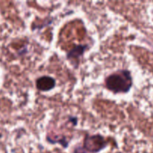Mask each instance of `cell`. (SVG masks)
I'll use <instances>...</instances> for the list:
<instances>
[{
  "instance_id": "1",
  "label": "cell",
  "mask_w": 153,
  "mask_h": 153,
  "mask_svg": "<svg viewBox=\"0 0 153 153\" xmlns=\"http://www.w3.org/2000/svg\"><path fill=\"white\" fill-rule=\"evenodd\" d=\"M105 86L114 94H124L132 86V78L128 70H121L112 73L105 79Z\"/></svg>"
},
{
  "instance_id": "2",
  "label": "cell",
  "mask_w": 153,
  "mask_h": 153,
  "mask_svg": "<svg viewBox=\"0 0 153 153\" xmlns=\"http://www.w3.org/2000/svg\"><path fill=\"white\" fill-rule=\"evenodd\" d=\"M107 143L104 137L100 134L87 136L84 141V148L88 152H98L104 149Z\"/></svg>"
},
{
  "instance_id": "3",
  "label": "cell",
  "mask_w": 153,
  "mask_h": 153,
  "mask_svg": "<svg viewBox=\"0 0 153 153\" xmlns=\"http://www.w3.org/2000/svg\"><path fill=\"white\" fill-rule=\"evenodd\" d=\"M55 86V80L50 76H42L36 81V87L37 89L43 92L51 91Z\"/></svg>"
},
{
  "instance_id": "4",
  "label": "cell",
  "mask_w": 153,
  "mask_h": 153,
  "mask_svg": "<svg viewBox=\"0 0 153 153\" xmlns=\"http://www.w3.org/2000/svg\"><path fill=\"white\" fill-rule=\"evenodd\" d=\"M87 47L88 46H84V45H79V46H75L67 53V58L72 61H77L83 55Z\"/></svg>"
},
{
  "instance_id": "5",
  "label": "cell",
  "mask_w": 153,
  "mask_h": 153,
  "mask_svg": "<svg viewBox=\"0 0 153 153\" xmlns=\"http://www.w3.org/2000/svg\"><path fill=\"white\" fill-rule=\"evenodd\" d=\"M74 153H87V152L85 151V148L78 147L75 149Z\"/></svg>"
}]
</instances>
